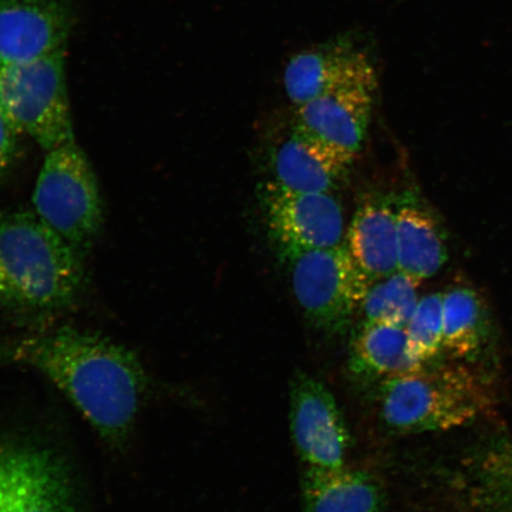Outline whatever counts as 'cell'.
<instances>
[{
    "mask_svg": "<svg viewBox=\"0 0 512 512\" xmlns=\"http://www.w3.org/2000/svg\"><path fill=\"white\" fill-rule=\"evenodd\" d=\"M473 494L484 512H512V443L486 454L476 470Z\"/></svg>",
    "mask_w": 512,
    "mask_h": 512,
    "instance_id": "obj_20",
    "label": "cell"
},
{
    "mask_svg": "<svg viewBox=\"0 0 512 512\" xmlns=\"http://www.w3.org/2000/svg\"><path fill=\"white\" fill-rule=\"evenodd\" d=\"M281 256L290 268L297 302L316 328L343 335L360 313L370 281L342 245L293 249Z\"/></svg>",
    "mask_w": 512,
    "mask_h": 512,
    "instance_id": "obj_6",
    "label": "cell"
},
{
    "mask_svg": "<svg viewBox=\"0 0 512 512\" xmlns=\"http://www.w3.org/2000/svg\"><path fill=\"white\" fill-rule=\"evenodd\" d=\"M0 366L27 367L46 376L114 448L131 438L150 387L134 352L73 328L0 339Z\"/></svg>",
    "mask_w": 512,
    "mask_h": 512,
    "instance_id": "obj_1",
    "label": "cell"
},
{
    "mask_svg": "<svg viewBox=\"0 0 512 512\" xmlns=\"http://www.w3.org/2000/svg\"><path fill=\"white\" fill-rule=\"evenodd\" d=\"M354 162L355 157L292 130L275 153V182L291 190L332 194Z\"/></svg>",
    "mask_w": 512,
    "mask_h": 512,
    "instance_id": "obj_13",
    "label": "cell"
},
{
    "mask_svg": "<svg viewBox=\"0 0 512 512\" xmlns=\"http://www.w3.org/2000/svg\"><path fill=\"white\" fill-rule=\"evenodd\" d=\"M492 405L488 384L465 366H424L381 382V420L399 434L470 424Z\"/></svg>",
    "mask_w": 512,
    "mask_h": 512,
    "instance_id": "obj_3",
    "label": "cell"
},
{
    "mask_svg": "<svg viewBox=\"0 0 512 512\" xmlns=\"http://www.w3.org/2000/svg\"><path fill=\"white\" fill-rule=\"evenodd\" d=\"M344 245L370 284L398 272L396 204L384 197L364 201L345 232Z\"/></svg>",
    "mask_w": 512,
    "mask_h": 512,
    "instance_id": "obj_14",
    "label": "cell"
},
{
    "mask_svg": "<svg viewBox=\"0 0 512 512\" xmlns=\"http://www.w3.org/2000/svg\"><path fill=\"white\" fill-rule=\"evenodd\" d=\"M85 284L82 255L36 213L0 219V309L49 315L75 303Z\"/></svg>",
    "mask_w": 512,
    "mask_h": 512,
    "instance_id": "obj_2",
    "label": "cell"
},
{
    "mask_svg": "<svg viewBox=\"0 0 512 512\" xmlns=\"http://www.w3.org/2000/svg\"><path fill=\"white\" fill-rule=\"evenodd\" d=\"M304 512H379L386 495L369 472L306 467L302 480Z\"/></svg>",
    "mask_w": 512,
    "mask_h": 512,
    "instance_id": "obj_15",
    "label": "cell"
},
{
    "mask_svg": "<svg viewBox=\"0 0 512 512\" xmlns=\"http://www.w3.org/2000/svg\"><path fill=\"white\" fill-rule=\"evenodd\" d=\"M422 367L409 354L405 328L358 325L349 351V370L357 379L384 381Z\"/></svg>",
    "mask_w": 512,
    "mask_h": 512,
    "instance_id": "obj_17",
    "label": "cell"
},
{
    "mask_svg": "<svg viewBox=\"0 0 512 512\" xmlns=\"http://www.w3.org/2000/svg\"><path fill=\"white\" fill-rule=\"evenodd\" d=\"M444 350L453 357L472 360L488 334L484 306L475 291L457 287L443 294Z\"/></svg>",
    "mask_w": 512,
    "mask_h": 512,
    "instance_id": "obj_18",
    "label": "cell"
},
{
    "mask_svg": "<svg viewBox=\"0 0 512 512\" xmlns=\"http://www.w3.org/2000/svg\"><path fill=\"white\" fill-rule=\"evenodd\" d=\"M396 232L399 271L421 283L443 268L447 260L444 229L411 194L396 203Z\"/></svg>",
    "mask_w": 512,
    "mask_h": 512,
    "instance_id": "obj_16",
    "label": "cell"
},
{
    "mask_svg": "<svg viewBox=\"0 0 512 512\" xmlns=\"http://www.w3.org/2000/svg\"><path fill=\"white\" fill-rule=\"evenodd\" d=\"M64 64L66 48L28 63L0 64L5 117L47 152L75 139Z\"/></svg>",
    "mask_w": 512,
    "mask_h": 512,
    "instance_id": "obj_5",
    "label": "cell"
},
{
    "mask_svg": "<svg viewBox=\"0 0 512 512\" xmlns=\"http://www.w3.org/2000/svg\"><path fill=\"white\" fill-rule=\"evenodd\" d=\"M291 432L300 459L306 467L341 469L350 446L343 415L324 384L298 373L290 392Z\"/></svg>",
    "mask_w": 512,
    "mask_h": 512,
    "instance_id": "obj_9",
    "label": "cell"
},
{
    "mask_svg": "<svg viewBox=\"0 0 512 512\" xmlns=\"http://www.w3.org/2000/svg\"><path fill=\"white\" fill-rule=\"evenodd\" d=\"M72 28L66 0H0V64L28 63L67 48Z\"/></svg>",
    "mask_w": 512,
    "mask_h": 512,
    "instance_id": "obj_11",
    "label": "cell"
},
{
    "mask_svg": "<svg viewBox=\"0 0 512 512\" xmlns=\"http://www.w3.org/2000/svg\"><path fill=\"white\" fill-rule=\"evenodd\" d=\"M421 283L398 271L371 284L363 300L360 325L388 324L405 328L418 306Z\"/></svg>",
    "mask_w": 512,
    "mask_h": 512,
    "instance_id": "obj_19",
    "label": "cell"
},
{
    "mask_svg": "<svg viewBox=\"0 0 512 512\" xmlns=\"http://www.w3.org/2000/svg\"><path fill=\"white\" fill-rule=\"evenodd\" d=\"M409 354L427 366L444 350L443 294L421 298L406 326Z\"/></svg>",
    "mask_w": 512,
    "mask_h": 512,
    "instance_id": "obj_21",
    "label": "cell"
},
{
    "mask_svg": "<svg viewBox=\"0 0 512 512\" xmlns=\"http://www.w3.org/2000/svg\"><path fill=\"white\" fill-rule=\"evenodd\" d=\"M0 512H78L64 459L35 441L0 438Z\"/></svg>",
    "mask_w": 512,
    "mask_h": 512,
    "instance_id": "obj_7",
    "label": "cell"
},
{
    "mask_svg": "<svg viewBox=\"0 0 512 512\" xmlns=\"http://www.w3.org/2000/svg\"><path fill=\"white\" fill-rule=\"evenodd\" d=\"M18 136L19 133L10 124L0 107V184L5 181L16 164Z\"/></svg>",
    "mask_w": 512,
    "mask_h": 512,
    "instance_id": "obj_22",
    "label": "cell"
},
{
    "mask_svg": "<svg viewBox=\"0 0 512 512\" xmlns=\"http://www.w3.org/2000/svg\"><path fill=\"white\" fill-rule=\"evenodd\" d=\"M375 89L351 86L297 106L293 130L356 157L367 136Z\"/></svg>",
    "mask_w": 512,
    "mask_h": 512,
    "instance_id": "obj_12",
    "label": "cell"
},
{
    "mask_svg": "<svg viewBox=\"0 0 512 512\" xmlns=\"http://www.w3.org/2000/svg\"><path fill=\"white\" fill-rule=\"evenodd\" d=\"M268 232L283 251L342 245L345 223L341 204L332 194L303 192L267 183L261 192Z\"/></svg>",
    "mask_w": 512,
    "mask_h": 512,
    "instance_id": "obj_8",
    "label": "cell"
},
{
    "mask_svg": "<svg viewBox=\"0 0 512 512\" xmlns=\"http://www.w3.org/2000/svg\"><path fill=\"white\" fill-rule=\"evenodd\" d=\"M369 57L349 37L300 51L286 64L284 86L294 106L351 86L376 87Z\"/></svg>",
    "mask_w": 512,
    "mask_h": 512,
    "instance_id": "obj_10",
    "label": "cell"
},
{
    "mask_svg": "<svg viewBox=\"0 0 512 512\" xmlns=\"http://www.w3.org/2000/svg\"><path fill=\"white\" fill-rule=\"evenodd\" d=\"M32 204L80 255L91 248L104 222V207L98 179L76 139L47 152Z\"/></svg>",
    "mask_w": 512,
    "mask_h": 512,
    "instance_id": "obj_4",
    "label": "cell"
}]
</instances>
